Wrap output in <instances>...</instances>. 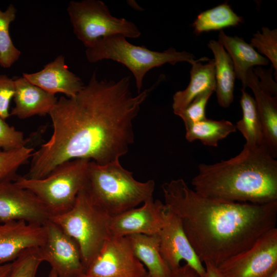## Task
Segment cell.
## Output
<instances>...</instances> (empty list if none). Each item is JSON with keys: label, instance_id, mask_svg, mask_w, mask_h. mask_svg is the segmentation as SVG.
Listing matches in <instances>:
<instances>
[{"label": "cell", "instance_id": "obj_3", "mask_svg": "<svg viewBox=\"0 0 277 277\" xmlns=\"http://www.w3.org/2000/svg\"><path fill=\"white\" fill-rule=\"evenodd\" d=\"M265 145H244L235 156L200 164L191 180L198 194L218 200L263 204L277 201V161Z\"/></svg>", "mask_w": 277, "mask_h": 277}, {"label": "cell", "instance_id": "obj_27", "mask_svg": "<svg viewBox=\"0 0 277 277\" xmlns=\"http://www.w3.org/2000/svg\"><path fill=\"white\" fill-rule=\"evenodd\" d=\"M33 149L25 146L20 149L5 151L0 150V182L14 181L16 172L31 157Z\"/></svg>", "mask_w": 277, "mask_h": 277}, {"label": "cell", "instance_id": "obj_9", "mask_svg": "<svg viewBox=\"0 0 277 277\" xmlns=\"http://www.w3.org/2000/svg\"><path fill=\"white\" fill-rule=\"evenodd\" d=\"M217 268L223 277H267L277 270V228L247 249L228 258Z\"/></svg>", "mask_w": 277, "mask_h": 277}, {"label": "cell", "instance_id": "obj_32", "mask_svg": "<svg viewBox=\"0 0 277 277\" xmlns=\"http://www.w3.org/2000/svg\"><path fill=\"white\" fill-rule=\"evenodd\" d=\"M14 93V80L6 75H0V117L4 120L10 116L9 106Z\"/></svg>", "mask_w": 277, "mask_h": 277}, {"label": "cell", "instance_id": "obj_7", "mask_svg": "<svg viewBox=\"0 0 277 277\" xmlns=\"http://www.w3.org/2000/svg\"><path fill=\"white\" fill-rule=\"evenodd\" d=\"M90 160L77 159L64 162L49 174L39 179L18 176V186L33 192L46 206L52 216L69 210L84 187Z\"/></svg>", "mask_w": 277, "mask_h": 277}, {"label": "cell", "instance_id": "obj_29", "mask_svg": "<svg viewBox=\"0 0 277 277\" xmlns=\"http://www.w3.org/2000/svg\"><path fill=\"white\" fill-rule=\"evenodd\" d=\"M42 262L38 247L26 249L12 262V267L8 277H36Z\"/></svg>", "mask_w": 277, "mask_h": 277}, {"label": "cell", "instance_id": "obj_37", "mask_svg": "<svg viewBox=\"0 0 277 277\" xmlns=\"http://www.w3.org/2000/svg\"><path fill=\"white\" fill-rule=\"evenodd\" d=\"M48 277H58L56 273L51 269L49 273Z\"/></svg>", "mask_w": 277, "mask_h": 277}, {"label": "cell", "instance_id": "obj_14", "mask_svg": "<svg viewBox=\"0 0 277 277\" xmlns=\"http://www.w3.org/2000/svg\"><path fill=\"white\" fill-rule=\"evenodd\" d=\"M165 213L164 204L151 198L141 207L111 216L110 235L127 236L135 234H158L164 224Z\"/></svg>", "mask_w": 277, "mask_h": 277}, {"label": "cell", "instance_id": "obj_23", "mask_svg": "<svg viewBox=\"0 0 277 277\" xmlns=\"http://www.w3.org/2000/svg\"><path fill=\"white\" fill-rule=\"evenodd\" d=\"M241 90L242 117L236 122V129L245 138V145L252 147L265 145L262 125L255 101L245 89L242 88Z\"/></svg>", "mask_w": 277, "mask_h": 277}, {"label": "cell", "instance_id": "obj_16", "mask_svg": "<svg viewBox=\"0 0 277 277\" xmlns=\"http://www.w3.org/2000/svg\"><path fill=\"white\" fill-rule=\"evenodd\" d=\"M23 76L50 93H62L68 97L75 96L84 86L82 80L68 69L62 55L46 64L41 70L23 73Z\"/></svg>", "mask_w": 277, "mask_h": 277}, {"label": "cell", "instance_id": "obj_12", "mask_svg": "<svg viewBox=\"0 0 277 277\" xmlns=\"http://www.w3.org/2000/svg\"><path fill=\"white\" fill-rule=\"evenodd\" d=\"M52 215L33 192L14 181L0 182V223L13 221L44 225Z\"/></svg>", "mask_w": 277, "mask_h": 277}, {"label": "cell", "instance_id": "obj_36", "mask_svg": "<svg viewBox=\"0 0 277 277\" xmlns=\"http://www.w3.org/2000/svg\"><path fill=\"white\" fill-rule=\"evenodd\" d=\"M12 267V262L0 264V277H8Z\"/></svg>", "mask_w": 277, "mask_h": 277}, {"label": "cell", "instance_id": "obj_4", "mask_svg": "<svg viewBox=\"0 0 277 277\" xmlns=\"http://www.w3.org/2000/svg\"><path fill=\"white\" fill-rule=\"evenodd\" d=\"M155 182L136 180L120 161L106 165L89 162L84 188L92 200L111 216L153 198Z\"/></svg>", "mask_w": 277, "mask_h": 277}, {"label": "cell", "instance_id": "obj_15", "mask_svg": "<svg viewBox=\"0 0 277 277\" xmlns=\"http://www.w3.org/2000/svg\"><path fill=\"white\" fill-rule=\"evenodd\" d=\"M45 239L44 225L23 221L0 223V264L12 262L25 250L41 247Z\"/></svg>", "mask_w": 277, "mask_h": 277}, {"label": "cell", "instance_id": "obj_38", "mask_svg": "<svg viewBox=\"0 0 277 277\" xmlns=\"http://www.w3.org/2000/svg\"><path fill=\"white\" fill-rule=\"evenodd\" d=\"M267 277H277V270H275Z\"/></svg>", "mask_w": 277, "mask_h": 277}, {"label": "cell", "instance_id": "obj_5", "mask_svg": "<svg viewBox=\"0 0 277 277\" xmlns=\"http://www.w3.org/2000/svg\"><path fill=\"white\" fill-rule=\"evenodd\" d=\"M87 61L95 63L110 60L126 66L132 73L138 93H140L146 74L151 69L165 64L174 65L195 61L194 55L188 52L177 51L170 47L162 52L153 51L144 46H136L128 42L122 35L117 34L98 39L85 51Z\"/></svg>", "mask_w": 277, "mask_h": 277}, {"label": "cell", "instance_id": "obj_20", "mask_svg": "<svg viewBox=\"0 0 277 277\" xmlns=\"http://www.w3.org/2000/svg\"><path fill=\"white\" fill-rule=\"evenodd\" d=\"M218 41L223 45L233 63L236 77L242 82L243 89L247 87L248 70L255 66H266L269 61L259 53L243 38L227 35L221 30Z\"/></svg>", "mask_w": 277, "mask_h": 277}, {"label": "cell", "instance_id": "obj_28", "mask_svg": "<svg viewBox=\"0 0 277 277\" xmlns=\"http://www.w3.org/2000/svg\"><path fill=\"white\" fill-rule=\"evenodd\" d=\"M250 45L257 52L264 55L271 62L275 73L277 71V30L262 27L261 31H257L253 34Z\"/></svg>", "mask_w": 277, "mask_h": 277}, {"label": "cell", "instance_id": "obj_2", "mask_svg": "<svg viewBox=\"0 0 277 277\" xmlns=\"http://www.w3.org/2000/svg\"><path fill=\"white\" fill-rule=\"evenodd\" d=\"M162 189L165 206L181 220L202 263L217 267L276 227L277 201L258 204L211 199L197 193L182 179L166 182Z\"/></svg>", "mask_w": 277, "mask_h": 277}, {"label": "cell", "instance_id": "obj_31", "mask_svg": "<svg viewBox=\"0 0 277 277\" xmlns=\"http://www.w3.org/2000/svg\"><path fill=\"white\" fill-rule=\"evenodd\" d=\"M28 140L23 132L10 126L0 117V150L9 151L26 146Z\"/></svg>", "mask_w": 277, "mask_h": 277}, {"label": "cell", "instance_id": "obj_39", "mask_svg": "<svg viewBox=\"0 0 277 277\" xmlns=\"http://www.w3.org/2000/svg\"><path fill=\"white\" fill-rule=\"evenodd\" d=\"M78 277H89V276H87V275L84 273H83V274H81V275H79Z\"/></svg>", "mask_w": 277, "mask_h": 277}, {"label": "cell", "instance_id": "obj_18", "mask_svg": "<svg viewBox=\"0 0 277 277\" xmlns=\"http://www.w3.org/2000/svg\"><path fill=\"white\" fill-rule=\"evenodd\" d=\"M246 86L254 95L261 121L264 144L275 158L277 156V97L271 96L260 85L259 80L250 69L247 75Z\"/></svg>", "mask_w": 277, "mask_h": 277}, {"label": "cell", "instance_id": "obj_13", "mask_svg": "<svg viewBox=\"0 0 277 277\" xmlns=\"http://www.w3.org/2000/svg\"><path fill=\"white\" fill-rule=\"evenodd\" d=\"M158 234L161 254L171 271L180 267L184 261L201 277L205 276V267L187 239L181 220L166 207L164 224Z\"/></svg>", "mask_w": 277, "mask_h": 277}, {"label": "cell", "instance_id": "obj_33", "mask_svg": "<svg viewBox=\"0 0 277 277\" xmlns=\"http://www.w3.org/2000/svg\"><path fill=\"white\" fill-rule=\"evenodd\" d=\"M253 71L258 78H260V85L271 96L277 97V85L272 77V68L268 70L260 67L253 68Z\"/></svg>", "mask_w": 277, "mask_h": 277}, {"label": "cell", "instance_id": "obj_24", "mask_svg": "<svg viewBox=\"0 0 277 277\" xmlns=\"http://www.w3.org/2000/svg\"><path fill=\"white\" fill-rule=\"evenodd\" d=\"M186 140L192 142L200 140L206 146L217 147L220 141L236 130L235 125L227 120L207 118L185 127Z\"/></svg>", "mask_w": 277, "mask_h": 277}, {"label": "cell", "instance_id": "obj_22", "mask_svg": "<svg viewBox=\"0 0 277 277\" xmlns=\"http://www.w3.org/2000/svg\"><path fill=\"white\" fill-rule=\"evenodd\" d=\"M137 258L153 277H169L171 271L161 254L159 234H132L127 236Z\"/></svg>", "mask_w": 277, "mask_h": 277}, {"label": "cell", "instance_id": "obj_6", "mask_svg": "<svg viewBox=\"0 0 277 277\" xmlns=\"http://www.w3.org/2000/svg\"><path fill=\"white\" fill-rule=\"evenodd\" d=\"M111 217L92 200L84 187L73 207L65 213L52 216L50 220L77 243L86 269L111 236Z\"/></svg>", "mask_w": 277, "mask_h": 277}, {"label": "cell", "instance_id": "obj_1", "mask_svg": "<svg viewBox=\"0 0 277 277\" xmlns=\"http://www.w3.org/2000/svg\"><path fill=\"white\" fill-rule=\"evenodd\" d=\"M162 81L136 96L130 77L98 80L96 73L73 97L61 96L49 113L53 132L31 156L28 179H39L58 165L85 159L100 165L119 161L134 143L133 122L143 103Z\"/></svg>", "mask_w": 277, "mask_h": 277}, {"label": "cell", "instance_id": "obj_34", "mask_svg": "<svg viewBox=\"0 0 277 277\" xmlns=\"http://www.w3.org/2000/svg\"><path fill=\"white\" fill-rule=\"evenodd\" d=\"M169 277H201L197 272L185 264L175 270L171 271Z\"/></svg>", "mask_w": 277, "mask_h": 277}, {"label": "cell", "instance_id": "obj_40", "mask_svg": "<svg viewBox=\"0 0 277 277\" xmlns=\"http://www.w3.org/2000/svg\"><path fill=\"white\" fill-rule=\"evenodd\" d=\"M145 277H153V276H152L151 275L147 273V275Z\"/></svg>", "mask_w": 277, "mask_h": 277}, {"label": "cell", "instance_id": "obj_21", "mask_svg": "<svg viewBox=\"0 0 277 277\" xmlns=\"http://www.w3.org/2000/svg\"><path fill=\"white\" fill-rule=\"evenodd\" d=\"M208 46L214 55L215 90L219 105L228 107L234 99L233 92L236 75L232 60L223 45L211 39Z\"/></svg>", "mask_w": 277, "mask_h": 277}, {"label": "cell", "instance_id": "obj_26", "mask_svg": "<svg viewBox=\"0 0 277 277\" xmlns=\"http://www.w3.org/2000/svg\"><path fill=\"white\" fill-rule=\"evenodd\" d=\"M17 10L12 4L3 11L0 9V66L8 68L19 58L21 52L12 41L9 26L16 17Z\"/></svg>", "mask_w": 277, "mask_h": 277}, {"label": "cell", "instance_id": "obj_17", "mask_svg": "<svg viewBox=\"0 0 277 277\" xmlns=\"http://www.w3.org/2000/svg\"><path fill=\"white\" fill-rule=\"evenodd\" d=\"M14 81L15 106L10 112V116L25 119L36 115L49 114L57 101L54 94L32 84L23 76Z\"/></svg>", "mask_w": 277, "mask_h": 277}, {"label": "cell", "instance_id": "obj_30", "mask_svg": "<svg viewBox=\"0 0 277 277\" xmlns=\"http://www.w3.org/2000/svg\"><path fill=\"white\" fill-rule=\"evenodd\" d=\"M213 92L208 90L199 95L178 115L182 119L185 127L206 118V105Z\"/></svg>", "mask_w": 277, "mask_h": 277}, {"label": "cell", "instance_id": "obj_25", "mask_svg": "<svg viewBox=\"0 0 277 277\" xmlns=\"http://www.w3.org/2000/svg\"><path fill=\"white\" fill-rule=\"evenodd\" d=\"M243 18L235 13L227 3L200 13L192 24L196 34L239 25Z\"/></svg>", "mask_w": 277, "mask_h": 277}, {"label": "cell", "instance_id": "obj_11", "mask_svg": "<svg viewBox=\"0 0 277 277\" xmlns=\"http://www.w3.org/2000/svg\"><path fill=\"white\" fill-rule=\"evenodd\" d=\"M46 239L38 251L58 277H78L85 273L79 247L75 240L57 224L49 220L44 225Z\"/></svg>", "mask_w": 277, "mask_h": 277}, {"label": "cell", "instance_id": "obj_8", "mask_svg": "<svg viewBox=\"0 0 277 277\" xmlns=\"http://www.w3.org/2000/svg\"><path fill=\"white\" fill-rule=\"evenodd\" d=\"M67 10L75 35L86 48L109 36L120 34L136 38L141 35L134 23L113 16L107 6L100 0L72 1Z\"/></svg>", "mask_w": 277, "mask_h": 277}, {"label": "cell", "instance_id": "obj_10", "mask_svg": "<svg viewBox=\"0 0 277 277\" xmlns=\"http://www.w3.org/2000/svg\"><path fill=\"white\" fill-rule=\"evenodd\" d=\"M85 273L89 277H145L148 272L128 238L111 235Z\"/></svg>", "mask_w": 277, "mask_h": 277}, {"label": "cell", "instance_id": "obj_35", "mask_svg": "<svg viewBox=\"0 0 277 277\" xmlns=\"http://www.w3.org/2000/svg\"><path fill=\"white\" fill-rule=\"evenodd\" d=\"M204 263L205 269L204 277H223L216 266L209 262Z\"/></svg>", "mask_w": 277, "mask_h": 277}, {"label": "cell", "instance_id": "obj_19", "mask_svg": "<svg viewBox=\"0 0 277 277\" xmlns=\"http://www.w3.org/2000/svg\"><path fill=\"white\" fill-rule=\"evenodd\" d=\"M190 80L183 90L176 92L173 96V113L178 115L199 95L205 91L215 90L213 60L203 57L190 64Z\"/></svg>", "mask_w": 277, "mask_h": 277}]
</instances>
